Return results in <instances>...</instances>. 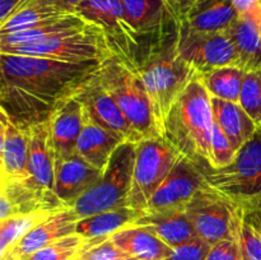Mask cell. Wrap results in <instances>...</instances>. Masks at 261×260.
Masks as SVG:
<instances>
[{"instance_id":"cell-1","label":"cell","mask_w":261,"mask_h":260,"mask_svg":"<svg viewBox=\"0 0 261 260\" xmlns=\"http://www.w3.org/2000/svg\"><path fill=\"white\" fill-rule=\"evenodd\" d=\"M101 65L0 54V109L24 129L47 121L54 110L75 97Z\"/></svg>"},{"instance_id":"cell-2","label":"cell","mask_w":261,"mask_h":260,"mask_svg":"<svg viewBox=\"0 0 261 260\" xmlns=\"http://www.w3.org/2000/svg\"><path fill=\"white\" fill-rule=\"evenodd\" d=\"M178 28L180 25L158 42L144 46L135 66L147 89L161 135L163 134V125L171 107L198 76L195 69L178 53Z\"/></svg>"},{"instance_id":"cell-3","label":"cell","mask_w":261,"mask_h":260,"mask_svg":"<svg viewBox=\"0 0 261 260\" xmlns=\"http://www.w3.org/2000/svg\"><path fill=\"white\" fill-rule=\"evenodd\" d=\"M213 122L212 97L196 76L171 107L162 135L194 162L211 165Z\"/></svg>"},{"instance_id":"cell-4","label":"cell","mask_w":261,"mask_h":260,"mask_svg":"<svg viewBox=\"0 0 261 260\" xmlns=\"http://www.w3.org/2000/svg\"><path fill=\"white\" fill-rule=\"evenodd\" d=\"M98 78L126 117L137 143L162 137L153 116L147 89L135 69L114 58L102 64Z\"/></svg>"},{"instance_id":"cell-5","label":"cell","mask_w":261,"mask_h":260,"mask_svg":"<svg viewBox=\"0 0 261 260\" xmlns=\"http://www.w3.org/2000/svg\"><path fill=\"white\" fill-rule=\"evenodd\" d=\"M135 157L137 143L124 142L117 147L101 178L70 206L79 219L127 206Z\"/></svg>"},{"instance_id":"cell-6","label":"cell","mask_w":261,"mask_h":260,"mask_svg":"<svg viewBox=\"0 0 261 260\" xmlns=\"http://www.w3.org/2000/svg\"><path fill=\"white\" fill-rule=\"evenodd\" d=\"M182 155L163 137L149 138L137 143V157L127 206L145 211L157 189Z\"/></svg>"},{"instance_id":"cell-7","label":"cell","mask_w":261,"mask_h":260,"mask_svg":"<svg viewBox=\"0 0 261 260\" xmlns=\"http://www.w3.org/2000/svg\"><path fill=\"white\" fill-rule=\"evenodd\" d=\"M195 163L212 188L234 200L261 195V126L227 167L212 168L205 162Z\"/></svg>"},{"instance_id":"cell-8","label":"cell","mask_w":261,"mask_h":260,"mask_svg":"<svg viewBox=\"0 0 261 260\" xmlns=\"http://www.w3.org/2000/svg\"><path fill=\"white\" fill-rule=\"evenodd\" d=\"M0 54L40 56L74 64L91 61L103 64L110 59L116 58L103 31L96 24H91L81 32L54 38L43 43L0 48Z\"/></svg>"},{"instance_id":"cell-9","label":"cell","mask_w":261,"mask_h":260,"mask_svg":"<svg viewBox=\"0 0 261 260\" xmlns=\"http://www.w3.org/2000/svg\"><path fill=\"white\" fill-rule=\"evenodd\" d=\"M75 14L98 25L115 56L135 69L142 40L130 23L121 0H84Z\"/></svg>"},{"instance_id":"cell-10","label":"cell","mask_w":261,"mask_h":260,"mask_svg":"<svg viewBox=\"0 0 261 260\" xmlns=\"http://www.w3.org/2000/svg\"><path fill=\"white\" fill-rule=\"evenodd\" d=\"M236 209L233 199L209 185L194 196L185 213L196 236L213 246L223 240L233 239Z\"/></svg>"},{"instance_id":"cell-11","label":"cell","mask_w":261,"mask_h":260,"mask_svg":"<svg viewBox=\"0 0 261 260\" xmlns=\"http://www.w3.org/2000/svg\"><path fill=\"white\" fill-rule=\"evenodd\" d=\"M180 55L198 75L224 66H236V51L227 32H198L180 24L177 38Z\"/></svg>"},{"instance_id":"cell-12","label":"cell","mask_w":261,"mask_h":260,"mask_svg":"<svg viewBox=\"0 0 261 260\" xmlns=\"http://www.w3.org/2000/svg\"><path fill=\"white\" fill-rule=\"evenodd\" d=\"M208 186L200 167L182 155L157 189L145 211H185L194 196Z\"/></svg>"},{"instance_id":"cell-13","label":"cell","mask_w":261,"mask_h":260,"mask_svg":"<svg viewBox=\"0 0 261 260\" xmlns=\"http://www.w3.org/2000/svg\"><path fill=\"white\" fill-rule=\"evenodd\" d=\"M76 98L83 105L84 114L94 124L120 135L126 142L137 143V138L126 117L119 109L115 99L110 96L109 92L103 88L99 82L98 71L76 94Z\"/></svg>"},{"instance_id":"cell-14","label":"cell","mask_w":261,"mask_h":260,"mask_svg":"<svg viewBox=\"0 0 261 260\" xmlns=\"http://www.w3.org/2000/svg\"><path fill=\"white\" fill-rule=\"evenodd\" d=\"M0 183L28 177L30 134L0 109Z\"/></svg>"},{"instance_id":"cell-15","label":"cell","mask_w":261,"mask_h":260,"mask_svg":"<svg viewBox=\"0 0 261 260\" xmlns=\"http://www.w3.org/2000/svg\"><path fill=\"white\" fill-rule=\"evenodd\" d=\"M121 2L130 23L142 40V48L149 43L158 42L180 25L163 0Z\"/></svg>"},{"instance_id":"cell-16","label":"cell","mask_w":261,"mask_h":260,"mask_svg":"<svg viewBox=\"0 0 261 260\" xmlns=\"http://www.w3.org/2000/svg\"><path fill=\"white\" fill-rule=\"evenodd\" d=\"M66 208L56 195H47L25 180L0 183V221L13 216Z\"/></svg>"},{"instance_id":"cell-17","label":"cell","mask_w":261,"mask_h":260,"mask_svg":"<svg viewBox=\"0 0 261 260\" xmlns=\"http://www.w3.org/2000/svg\"><path fill=\"white\" fill-rule=\"evenodd\" d=\"M79 218L69 206L54 212L48 218L31 229L2 260L24 259L47 245L75 233Z\"/></svg>"},{"instance_id":"cell-18","label":"cell","mask_w":261,"mask_h":260,"mask_svg":"<svg viewBox=\"0 0 261 260\" xmlns=\"http://www.w3.org/2000/svg\"><path fill=\"white\" fill-rule=\"evenodd\" d=\"M30 155H28V177L33 188L47 195H56L55 186V152L51 144L48 120L28 127ZM58 196V195H56Z\"/></svg>"},{"instance_id":"cell-19","label":"cell","mask_w":261,"mask_h":260,"mask_svg":"<svg viewBox=\"0 0 261 260\" xmlns=\"http://www.w3.org/2000/svg\"><path fill=\"white\" fill-rule=\"evenodd\" d=\"M84 125V109L75 97L59 105L48 119L55 163L75 154L76 143Z\"/></svg>"},{"instance_id":"cell-20","label":"cell","mask_w":261,"mask_h":260,"mask_svg":"<svg viewBox=\"0 0 261 260\" xmlns=\"http://www.w3.org/2000/svg\"><path fill=\"white\" fill-rule=\"evenodd\" d=\"M102 172L103 171L89 165L75 153L55 163L54 191L64 205L70 208L101 178Z\"/></svg>"},{"instance_id":"cell-21","label":"cell","mask_w":261,"mask_h":260,"mask_svg":"<svg viewBox=\"0 0 261 260\" xmlns=\"http://www.w3.org/2000/svg\"><path fill=\"white\" fill-rule=\"evenodd\" d=\"M134 224L152 231L172 249L198 237L185 211H144Z\"/></svg>"},{"instance_id":"cell-22","label":"cell","mask_w":261,"mask_h":260,"mask_svg":"<svg viewBox=\"0 0 261 260\" xmlns=\"http://www.w3.org/2000/svg\"><path fill=\"white\" fill-rule=\"evenodd\" d=\"M124 142H126L124 138L94 124L84 114V125L76 143L75 153L93 167L105 171L114 152Z\"/></svg>"},{"instance_id":"cell-23","label":"cell","mask_w":261,"mask_h":260,"mask_svg":"<svg viewBox=\"0 0 261 260\" xmlns=\"http://www.w3.org/2000/svg\"><path fill=\"white\" fill-rule=\"evenodd\" d=\"M234 200V199H233ZM234 235L244 260H261V201L259 196L234 200Z\"/></svg>"},{"instance_id":"cell-24","label":"cell","mask_w":261,"mask_h":260,"mask_svg":"<svg viewBox=\"0 0 261 260\" xmlns=\"http://www.w3.org/2000/svg\"><path fill=\"white\" fill-rule=\"evenodd\" d=\"M228 35L236 51V66L249 71L261 70V30L251 15H239Z\"/></svg>"},{"instance_id":"cell-25","label":"cell","mask_w":261,"mask_h":260,"mask_svg":"<svg viewBox=\"0 0 261 260\" xmlns=\"http://www.w3.org/2000/svg\"><path fill=\"white\" fill-rule=\"evenodd\" d=\"M110 239L137 260H165L172 252V247L158 239L152 231L137 224H130L115 232Z\"/></svg>"},{"instance_id":"cell-26","label":"cell","mask_w":261,"mask_h":260,"mask_svg":"<svg viewBox=\"0 0 261 260\" xmlns=\"http://www.w3.org/2000/svg\"><path fill=\"white\" fill-rule=\"evenodd\" d=\"M212 109L214 121L227 135L233 149L239 152L256 133L257 125L239 102L212 97Z\"/></svg>"},{"instance_id":"cell-27","label":"cell","mask_w":261,"mask_h":260,"mask_svg":"<svg viewBox=\"0 0 261 260\" xmlns=\"http://www.w3.org/2000/svg\"><path fill=\"white\" fill-rule=\"evenodd\" d=\"M239 15L232 0H195L182 24L198 32H227Z\"/></svg>"},{"instance_id":"cell-28","label":"cell","mask_w":261,"mask_h":260,"mask_svg":"<svg viewBox=\"0 0 261 260\" xmlns=\"http://www.w3.org/2000/svg\"><path fill=\"white\" fill-rule=\"evenodd\" d=\"M91 24H93V23L87 22L84 18L79 17L78 14L74 13V14L66 15L61 19L56 20V22L50 23V24L42 25V27L0 35V48L37 45V43L47 42V41L54 40V38L81 32V31L86 30Z\"/></svg>"},{"instance_id":"cell-29","label":"cell","mask_w":261,"mask_h":260,"mask_svg":"<svg viewBox=\"0 0 261 260\" xmlns=\"http://www.w3.org/2000/svg\"><path fill=\"white\" fill-rule=\"evenodd\" d=\"M143 212L144 211H138L130 206H122L119 209L93 214L79 219L75 233L81 235L86 240L110 237L115 232L134 224Z\"/></svg>"},{"instance_id":"cell-30","label":"cell","mask_w":261,"mask_h":260,"mask_svg":"<svg viewBox=\"0 0 261 260\" xmlns=\"http://www.w3.org/2000/svg\"><path fill=\"white\" fill-rule=\"evenodd\" d=\"M69 14H74V13L63 12L58 8L31 0V2L20 5L10 17L0 23V35L42 27V25L56 22Z\"/></svg>"},{"instance_id":"cell-31","label":"cell","mask_w":261,"mask_h":260,"mask_svg":"<svg viewBox=\"0 0 261 260\" xmlns=\"http://www.w3.org/2000/svg\"><path fill=\"white\" fill-rule=\"evenodd\" d=\"M245 74L246 71L240 69L239 66L231 65L198 76L208 89L211 97L224 101L239 102Z\"/></svg>"},{"instance_id":"cell-32","label":"cell","mask_w":261,"mask_h":260,"mask_svg":"<svg viewBox=\"0 0 261 260\" xmlns=\"http://www.w3.org/2000/svg\"><path fill=\"white\" fill-rule=\"evenodd\" d=\"M59 211V209H58ZM56 211L38 212L27 216H13L0 221V260L37 224L45 221Z\"/></svg>"},{"instance_id":"cell-33","label":"cell","mask_w":261,"mask_h":260,"mask_svg":"<svg viewBox=\"0 0 261 260\" xmlns=\"http://www.w3.org/2000/svg\"><path fill=\"white\" fill-rule=\"evenodd\" d=\"M87 240L81 235L73 233L63 237L35 254L24 257L27 260H73L78 255Z\"/></svg>"},{"instance_id":"cell-34","label":"cell","mask_w":261,"mask_h":260,"mask_svg":"<svg viewBox=\"0 0 261 260\" xmlns=\"http://www.w3.org/2000/svg\"><path fill=\"white\" fill-rule=\"evenodd\" d=\"M73 260H137L120 249L110 237L87 240Z\"/></svg>"},{"instance_id":"cell-35","label":"cell","mask_w":261,"mask_h":260,"mask_svg":"<svg viewBox=\"0 0 261 260\" xmlns=\"http://www.w3.org/2000/svg\"><path fill=\"white\" fill-rule=\"evenodd\" d=\"M242 109L254 120L257 127L261 126V70L245 74L240 101Z\"/></svg>"},{"instance_id":"cell-36","label":"cell","mask_w":261,"mask_h":260,"mask_svg":"<svg viewBox=\"0 0 261 260\" xmlns=\"http://www.w3.org/2000/svg\"><path fill=\"white\" fill-rule=\"evenodd\" d=\"M212 168H223L231 165L236 158L237 152L232 147L231 142L224 134L216 121L213 122V132H212Z\"/></svg>"},{"instance_id":"cell-37","label":"cell","mask_w":261,"mask_h":260,"mask_svg":"<svg viewBox=\"0 0 261 260\" xmlns=\"http://www.w3.org/2000/svg\"><path fill=\"white\" fill-rule=\"evenodd\" d=\"M212 245L200 237L190 240L177 247H173L170 256L165 260H205Z\"/></svg>"},{"instance_id":"cell-38","label":"cell","mask_w":261,"mask_h":260,"mask_svg":"<svg viewBox=\"0 0 261 260\" xmlns=\"http://www.w3.org/2000/svg\"><path fill=\"white\" fill-rule=\"evenodd\" d=\"M205 260H244L236 239H227L213 245Z\"/></svg>"},{"instance_id":"cell-39","label":"cell","mask_w":261,"mask_h":260,"mask_svg":"<svg viewBox=\"0 0 261 260\" xmlns=\"http://www.w3.org/2000/svg\"><path fill=\"white\" fill-rule=\"evenodd\" d=\"M240 15H251L261 30V0H232Z\"/></svg>"},{"instance_id":"cell-40","label":"cell","mask_w":261,"mask_h":260,"mask_svg":"<svg viewBox=\"0 0 261 260\" xmlns=\"http://www.w3.org/2000/svg\"><path fill=\"white\" fill-rule=\"evenodd\" d=\"M163 2L166 3L168 9L171 10L173 17L176 18V20L180 24H182L186 20V18H188L189 12H190L195 0H163Z\"/></svg>"},{"instance_id":"cell-41","label":"cell","mask_w":261,"mask_h":260,"mask_svg":"<svg viewBox=\"0 0 261 260\" xmlns=\"http://www.w3.org/2000/svg\"><path fill=\"white\" fill-rule=\"evenodd\" d=\"M27 2H31V0H25L24 3ZM33 2H37V3H41V4L58 8V9L63 10V12H66V13H75L76 8H78L84 0H33ZM24 3H23V4H24Z\"/></svg>"},{"instance_id":"cell-42","label":"cell","mask_w":261,"mask_h":260,"mask_svg":"<svg viewBox=\"0 0 261 260\" xmlns=\"http://www.w3.org/2000/svg\"><path fill=\"white\" fill-rule=\"evenodd\" d=\"M25 0H0V23L13 14Z\"/></svg>"},{"instance_id":"cell-43","label":"cell","mask_w":261,"mask_h":260,"mask_svg":"<svg viewBox=\"0 0 261 260\" xmlns=\"http://www.w3.org/2000/svg\"><path fill=\"white\" fill-rule=\"evenodd\" d=\"M13 260H27V259H13Z\"/></svg>"},{"instance_id":"cell-44","label":"cell","mask_w":261,"mask_h":260,"mask_svg":"<svg viewBox=\"0 0 261 260\" xmlns=\"http://www.w3.org/2000/svg\"><path fill=\"white\" fill-rule=\"evenodd\" d=\"M260 200H261V195H260Z\"/></svg>"}]
</instances>
